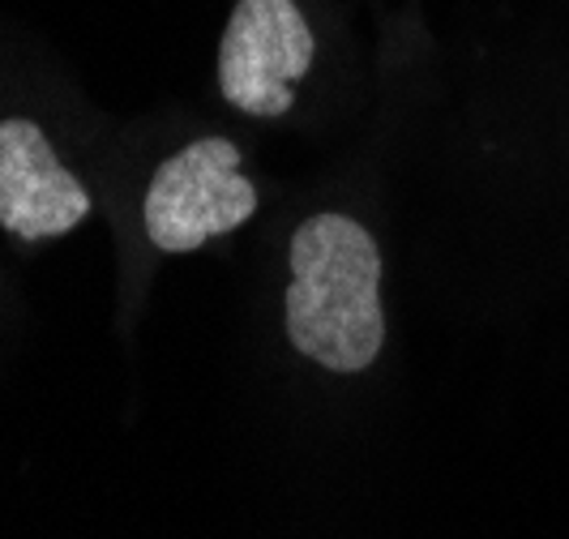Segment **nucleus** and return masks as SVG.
<instances>
[{
    "label": "nucleus",
    "instance_id": "obj_4",
    "mask_svg": "<svg viewBox=\"0 0 569 539\" xmlns=\"http://www.w3.org/2000/svg\"><path fill=\"white\" fill-rule=\"evenodd\" d=\"M90 214L82 180L52 154L34 120H0V228L22 240H52Z\"/></svg>",
    "mask_w": 569,
    "mask_h": 539
},
{
    "label": "nucleus",
    "instance_id": "obj_1",
    "mask_svg": "<svg viewBox=\"0 0 569 539\" xmlns=\"http://www.w3.org/2000/svg\"><path fill=\"white\" fill-rule=\"evenodd\" d=\"M287 339L330 372L369 369L386 342L381 253L347 214H313L291 236Z\"/></svg>",
    "mask_w": 569,
    "mask_h": 539
},
{
    "label": "nucleus",
    "instance_id": "obj_3",
    "mask_svg": "<svg viewBox=\"0 0 569 539\" xmlns=\"http://www.w3.org/2000/svg\"><path fill=\"white\" fill-rule=\"evenodd\" d=\"M313 64V30L296 0H240L219 48V86L244 116H283Z\"/></svg>",
    "mask_w": 569,
    "mask_h": 539
},
{
    "label": "nucleus",
    "instance_id": "obj_2",
    "mask_svg": "<svg viewBox=\"0 0 569 539\" xmlns=\"http://www.w3.org/2000/svg\"><path fill=\"white\" fill-rule=\"evenodd\" d=\"M257 189L240 176V150L228 138H201L171 154L146 189V231L163 253H193L206 240L249 223Z\"/></svg>",
    "mask_w": 569,
    "mask_h": 539
}]
</instances>
